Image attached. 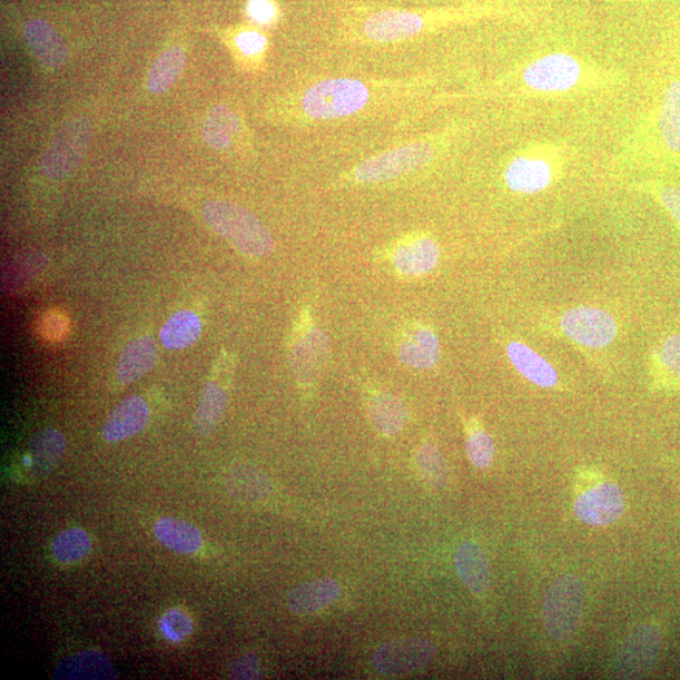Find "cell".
<instances>
[{"instance_id": "6da1fadb", "label": "cell", "mask_w": 680, "mask_h": 680, "mask_svg": "<svg viewBox=\"0 0 680 680\" xmlns=\"http://www.w3.org/2000/svg\"><path fill=\"white\" fill-rule=\"evenodd\" d=\"M203 214L208 226L239 254L264 258L274 253L275 243L269 228L250 210L225 200H210Z\"/></svg>"}, {"instance_id": "7a4b0ae2", "label": "cell", "mask_w": 680, "mask_h": 680, "mask_svg": "<svg viewBox=\"0 0 680 680\" xmlns=\"http://www.w3.org/2000/svg\"><path fill=\"white\" fill-rule=\"evenodd\" d=\"M566 156L553 144H532L521 149L504 170L505 186L514 194L535 195L561 176Z\"/></svg>"}, {"instance_id": "3957f363", "label": "cell", "mask_w": 680, "mask_h": 680, "mask_svg": "<svg viewBox=\"0 0 680 680\" xmlns=\"http://www.w3.org/2000/svg\"><path fill=\"white\" fill-rule=\"evenodd\" d=\"M589 67L566 52L545 53L526 63L521 71L525 90L545 95L578 91L589 82Z\"/></svg>"}, {"instance_id": "277c9868", "label": "cell", "mask_w": 680, "mask_h": 680, "mask_svg": "<svg viewBox=\"0 0 680 680\" xmlns=\"http://www.w3.org/2000/svg\"><path fill=\"white\" fill-rule=\"evenodd\" d=\"M587 589L574 574H563L545 593L542 620L548 634L559 641L576 633L585 609Z\"/></svg>"}, {"instance_id": "5b68a950", "label": "cell", "mask_w": 680, "mask_h": 680, "mask_svg": "<svg viewBox=\"0 0 680 680\" xmlns=\"http://www.w3.org/2000/svg\"><path fill=\"white\" fill-rule=\"evenodd\" d=\"M367 86L353 79L325 80L306 91L302 107L312 119L329 120L349 117L366 107Z\"/></svg>"}, {"instance_id": "8992f818", "label": "cell", "mask_w": 680, "mask_h": 680, "mask_svg": "<svg viewBox=\"0 0 680 680\" xmlns=\"http://www.w3.org/2000/svg\"><path fill=\"white\" fill-rule=\"evenodd\" d=\"M91 139L92 126L88 118H75L66 122L42 155V175L52 180L70 177L88 155Z\"/></svg>"}, {"instance_id": "52a82bcc", "label": "cell", "mask_w": 680, "mask_h": 680, "mask_svg": "<svg viewBox=\"0 0 680 680\" xmlns=\"http://www.w3.org/2000/svg\"><path fill=\"white\" fill-rule=\"evenodd\" d=\"M435 148L427 141L412 142L371 158L354 170L353 177L359 184H378L417 170L433 161Z\"/></svg>"}, {"instance_id": "ba28073f", "label": "cell", "mask_w": 680, "mask_h": 680, "mask_svg": "<svg viewBox=\"0 0 680 680\" xmlns=\"http://www.w3.org/2000/svg\"><path fill=\"white\" fill-rule=\"evenodd\" d=\"M651 124L658 155L680 165V72L667 82Z\"/></svg>"}, {"instance_id": "9c48e42d", "label": "cell", "mask_w": 680, "mask_h": 680, "mask_svg": "<svg viewBox=\"0 0 680 680\" xmlns=\"http://www.w3.org/2000/svg\"><path fill=\"white\" fill-rule=\"evenodd\" d=\"M662 648V633L653 624L638 627L622 643L614 658V674L618 678L644 676L657 663Z\"/></svg>"}, {"instance_id": "30bf717a", "label": "cell", "mask_w": 680, "mask_h": 680, "mask_svg": "<svg viewBox=\"0 0 680 680\" xmlns=\"http://www.w3.org/2000/svg\"><path fill=\"white\" fill-rule=\"evenodd\" d=\"M561 328L572 341L589 348H603L615 341L618 324L607 311L578 306L563 314Z\"/></svg>"}, {"instance_id": "8fae6325", "label": "cell", "mask_w": 680, "mask_h": 680, "mask_svg": "<svg viewBox=\"0 0 680 680\" xmlns=\"http://www.w3.org/2000/svg\"><path fill=\"white\" fill-rule=\"evenodd\" d=\"M436 648L424 639H401L377 649L373 663L382 674L404 676L433 662Z\"/></svg>"}, {"instance_id": "7c38bea8", "label": "cell", "mask_w": 680, "mask_h": 680, "mask_svg": "<svg viewBox=\"0 0 680 680\" xmlns=\"http://www.w3.org/2000/svg\"><path fill=\"white\" fill-rule=\"evenodd\" d=\"M328 356V338L309 323L296 337L290 354L294 376L302 386H309L319 378Z\"/></svg>"}, {"instance_id": "4fadbf2b", "label": "cell", "mask_w": 680, "mask_h": 680, "mask_svg": "<svg viewBox=\"0 0 680 680\" xmlns=\"http://www.w3.org/2000/svg\"><path fill=\"white\" fill-rule=\"evenodd\" d=\"M625 511V496L617 484L602 483L582 493L574 502V514L589 525L615 523Z\"/></svg>"}, {"instance_id": "5bb4252c", "label": "cell", "mask_w": 680, "mask_h": 680, "mask_svg": "<svg viewBox=\"0 0 680 680\" xmlns=\"http://www.w3.org/2000/svg\"><path fill=\"white\" fill-rule=\"evenodd\" d=\"M425 14L405 11H382L364 23V33L377 42L406 40L426 30Z\"/></svg>"}, {"instance_id": "9a60e30c", "label": "cell", "mask_w": 680, "mask_h": 680, "mask_svg": "<svg viewBox=\"0 0 680 680\" xmlns=\"http://www.w3.org/2000/svg\"><path fill=\"white\" fill-rule=\"evenodd\" d=\"M150 410L147 401L139 396H130L120 402L105 421L102 436L108 443H119L136 436L147 427Z\"/></svg>"}, {"instance_id": "2e32d148", "label": "cell", "mask_w": 680, "mask_h": 680, "mask_svg": "<svg viewBox=\"0 0 680 680\" xmlns=\"http://www.w3.org/2000/svg\"><path fill=\"white\" fill-rule=\"evenodd\" d=\"M24 37L36 59L46 69H60L69 57V50L61 36L43 19H31L24 26Z\"/></svg>"}, {"instance_id": "e0dca14e", "label": "cell", "mask_w": 680, "mask_h": 680, "mask_svg": "<svg viewBox=\"0 0 680 680\" xmlns=\"http://www.w3.org/2000/svg\"><path fill=\"white\" fill-rule=\"evenodd\" d=\"M337 581L323 578L302 583L287 597V607L295 615H312L327 609L341 597Z\"/></svg>"}, {"instance_id": "ac0fdd59", "label": "cell", "mask_w": 680, "mask_h": 680, "mask_svg": "<svg viewBox=\"0 0 680 680\" xmlns=\"http://www.w3.org/2000/svg\"><path fill=\"white\" fill-rule=\"evenodd\" d=\"M398 359L415 369H430L440 359V342L434 331L425 325L410 329L397 348Z\"/></svg>"}, {"instance_id": "d6986e66", "label": "cell", "mask_w": 680, "mask_h": 680, "mask_svg": "<svg viewBox=\"0 0 680 680\" xmlns=\"http://www.w3.org/2000/svg\"><path fill=\"white\" fill-rule=\"evenodd\" d=\"M440 248L433 238L418 237L397 248L392 257L396 270L406 276H423L435 269Z\"/></svg>"}, {"instance_id": "ffe728a7", "label": "cell", "mask_w": 680, "mask_h": 680, "mask_svg": "<svg viewBox=\"0 0 680 680\" xmlns=\"http://www.w3.org/2000/svg\"><path fill=\"white\" fill-rule=\"evenodd\" d=\"M158 358V347L155 338L142 335L132 339L121 353L117 375L122 385L140 380L155 367Z\"/></svg>"}, {"instance_id": "44dd1931", "label": "cell", "mask_w": 680, "mask_h": 680, "mask_svg": "<svg viewBox=\"0 0 680 680\" xmlns=\"http://www.w3.org/2000/svg\"><path fill=\"white\" fill-rule=\"evenodd\" d=\"M455 566L459 578L475 595H484L490 590V563L484 552L474 542H465L456 551Z\"/></svg>"}, {"instance_id": "7402d4cb", "label": "cell", "mask_w": 680, "mask_h": 680, "mask_svg": "<svg viewBox=\"0 0 680 680\" xmlns=\"http://www.w3.org/2000/svg\"><path fill=\"white\" fill-rule=\"evenodd\" d=\"M66 449V438L59 430L46 428L38 433L30 446L31 476L42 479L56 471Z\"/></svg>"}, {"instance_id": "603a6c76", "label": "cell", "mask_w": 680, "mask_h": 680, "mask_svg": "<svg viewBox=\"0 0 680 680\" xmlns=\"http://www.w3.org/2000/svg\"><path fill=\"white\" fill-rule=\"evenodd\" d=\"M506 354L514 368L535 386L551 388L558 385V372L538 352L525 344L511 342L507 344Z\"/></svg>"}, {"instance_id": "cb8c5ba5", "label": "cell", "mask_w": 680, "mask_h": 680, "mask_svg": "<svg viewBox=\"0 0 680 680\" xmlns=\"http://www.w3.org/2000/svg\"><path fill=\"white\" fill-rule=\"evenodd\" d=\"M55 678L63 680H105L117 678V672H115L108 657L99 653V651L88 650L65 659L56 669Z\"/></svg>"}, {"instance_id": "d4e9b609", "label": "cell", "mask_w": 680, "mask_h": 680, "mask_svg": "<svg viewBox=\"0 0 680 680\" xmlns=\"http://www.w3.org/2000/svg\"><path fill=\"white\" fill-rule=\"evenodd\" d=\"M155 533L162 545L180 554L197 553L204 544L197 526L181 520L161 519L155 526Z\"/></svg>"}, {"instance_id": "484cf974", "label": "cell", "mask_w": 680, "mask_h": 680, "mask_svg": "<svg viewBox=\"0 0 680 680\" xmlns=\"http://www.w3.org/2000/svg\"><path fill=\"white\" fill-rule=\"evenodd\" d=\"M227 392L216 382H209L200 395L196 414L197 433L207 436L217 427L227 408Z\"/></svg>"}, {"instance_id": "4316f807", "label": "cell", "mask_w": 680, "mask_h": 680, "mask_svg": "<svg viewBox=\"0 0 680 680\" xmlns=\"http://www.w3.org/2000/svg\"><path fill=\"white\" fill-rule=\"evenodd\" d=\"M369 416L380 433L387 436L398 434L407 421L404 402L391 394H378L371 400Z\"/></svg>"}, {"instance_id": "83f0119b", "label": "cell", "mask_w": 680, "mask_h": 680, "mask_svg": "<svg viewBox=\"0 0 680 680\" xmlns=\"http://www.w3.org/2000/svg\"><path fill=\"white\" fill-rule=\"evenodd\" d=\"M203 332V324L195 313L179 312L174 315L159 334L162 346L168 349H185L196 343Z\"/></svg>"}, {"instance_id": "f1b7e54d", "label": "cell", "mask_w": 680, "mask_h": 680, "mask_svg": "<svg viewBox=\"0 0 680 680\" xmlns=\"http://www.w3.org/2000/svg\"><path fill=\"white\" fill-rule=\"evenodd\" d=\"M186 55L180 47L170 48L151 66L147 88L151 93L166 92L175 85L186 67Z\"/></svg>"}, {"instance_id": "f546056e", "label": "cell", "mask_w": 680, "mask_h": 680, "mask_svg": "<svg viewBox=\"0 0 680 680\" xmlns=\"http://www.w3.org/2000/svg\"><path fill=\"white\" fill-rule=\"evenodd\" d=\"M227 487L237 500L245 502H260L270 493L267 479L250 466L234 467L227 474Z\"/></svg>"}, {"instance_id": "4dcf8cb0", "label": "cell", "mask_w": 680, "mask_h": 680, "mask_svg": "<svg viewBox=\"0 0 680 680\" xmlns=\"http://www.w3.org/2000/svg\"><path fill=\"white\" fill-rule=\"evenodd\" d=\"M239 128L237 115L225 105H218L209 112L205 122L204 137L210 148L226 150L231 147Z\"/></svg>"}, {"instance_id": "1f68e13d", "label": "cell", "mask_w": 680, "mask_h": 680, "mask_svg": "<svg viewBox=\"0 0 680 680\" xmlns=\"http://www.w3.org/2000/svg\"><path fill=\"white\" fill-rule=\"evenodd\" d=\"M92 541L88 532L81 529H69L56 535L52 542V553L61 564L79 563L90 554Z\"/></svg>"}, {"instance_id": "d6a6232c", "label": "cell", "mask_w": 680, "mask_h": 680, "mask_svg": "<svg viewBox=\"0 0 680 680\" xmlns=\"http://www.w3.org/2000/svg\"><path fill=\"white\" fill-rule=\"evenodd\" d=\"M45 264V257L38 254L17 258L4 267L3 290L7 293L21 290L42 272Z\"/></svg>"}, {"instance_id": "836d02e7", "label": "cell", "mask_w": 680, "mask_h": 680, "mask_svg": "<svg viewBox=\"0 0 680 680\" xmlns=\"http://www.w3.org/2000/svg\"><path fill=\"white\" fill-rule=\"evenodd\" d=\"M416 465L421 476L434 490H442L447 481V466L444 456L434 445H423L416 454Z\"/></svg>"}, {"instance_id": "e575fe53", "label": "cell", "mask_w": 680, "mask_h": 680, "mask_svg": "<svg viewBox=\"0 0 680 680\" xmlns=\"http://www.w3.org/2000/svg\"><path fill=\"white\" fill-rule=\"evenodd\" d=\"M656 371L666 381L680 383V334L669 335L656 351Z\"/></svg>"}, {"instance_id": "d590c367", "label": "cell", "mask_w": 680, "mask_h": 680, "mask_svg": "<svg viewBox=\"0 0 680 680\" xmlns=\"http://www.w3.org/2000/svg\"><path fill=\"white\" fill-rule=\"evenodd\" d=\"M466 453L474 466L486 469L492 464L494 456L492 437L481 427L473 428L466 438Z\"/></svg>"}, {"instance_id": "8d00e7d4", "label": "cell", "mask_w": 680, "mask_h": 680, "mask_svg": "<svg viewBox=\"0 0 680 680\" xmlns=\"http://www.w3.org/2000/svg\"><path fill=\"white\" fill-rule=\"evenodd\" d=\"M641 188L653 197L680 227V187L664 184V181L649 180Z\"/></svg>"}, {"instance_id": "74e56055", "label": "cell", "mask_w": 680, "mask_h": 680, "mask_svg": "<svg viewBox=\"0 0 680 680\" xmlns=\"http://www.w3.org/2000/svg\"><path fill=\"white\" fill-rule=\"evenodd\" d=\"M160 629L168 640L178 643V641L185 640L194 633L195 625L187 612L180 609H170L161 618Z\"/></svg>"}, {"instance_id": "f35d334b", "label": "cell", "mask_w": 680, "mask_h": 680, "mask_svg": "<svg viewBox=\"0 0 680 680\" xmlns=\"http://www.w3.org/2000/svg\"><path fill=\"white\" fill-rule=\"evenodd\" d=\"M262 676L260 660L254 654L238 657L229 668L231 679H260Z\"/></svg>"}, {"instance_id": "ab89813d", "label": "cell", "mask_w": 680, "mask_h": 680, "mask_svg": "<svg viewBox=\"0 0 680 680\" xmlns=\"http://www.w3.org/2000/svg\"><path fill=\"white\" fill-rule=\"evenodd\" d=\"M266 37L256 31H246L239 33L236 38V45L239 51L247 56L260 53L266 46Z\"/></svg>"}, {"instance_id": "60d3db41", "label": "cell", "mask_w": 680, "mask_h": 680, "mask_svg": "<svg viewBox=\"0 0 680 680\" xmlns=\"http://www.w3.org/2000/svg\"><path fill=\"white\" fill-rule=\"evenodd\" d=\"M247 12L256 23L267 24L275 18L276 7L270 0H248Z\"/></svg>"}, {"instance_id": "b9f144b4", "label": "cell", "mask_w": 680, "mask_h": 680, "mask_svg": "<svg viewBox=\"0 0 680 680\" xmlns=\"http://www.w3.org/2000/svg\"><path fill=\"white\" fill-rule=\"evenodd\" d=\"M66 322L60 314H50L45 318L43 331L47 337L59 338L65 333Z\"/></svg>"}, {"instance_id": "7bdbcfd3", "label": "cell", "mask_w": 680, "mask_h": 680, "mask_svg": "<svg viewBox=\"0 0 680 680\" xmlns=\"http://www.w3.org/2000/svg\"><path fill=\"white\" fill-rule=\"evenodd\" d=\"M612 2H618V3H639V2H650V0H612Z\"/></svg>"}]
</instances>
